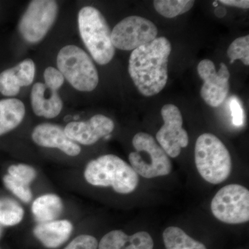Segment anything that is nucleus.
<instances>
[{"mask_svg": "<svg viewBox=\"0 0 249 249\" xmlns=\"http://www.w3.org/2000/svg\"><path fill=\"white\" fill-rule=\"evenodd\" d=\"M196 169L205 181L219 184L229 178L231 157L220 139L213 134H201L195 148Z\"/></svg>", "mask_w": 249, "mask_h": 249, "instance_id": "obj_4", "label": "nucleus"}, {"mask_svg": "<svg viewBox=\"0 0 249 249\" xmlns=\"http://www.w3.org/2000/svg\"><path fill=\"white\" fill-rule=\"evenodd\" d=\"M3 181L6 188L14 193L21 201L24 203L30 202L32 199L33 195L28 185L12 178L9 174L5 175L3 178Z\"/></svg>", "mask_w": 249, "mask_h": 249, "instance_id": "obj_24", "label": "nucleus"}, {"mask_svg": "<svg viewBox=\"0 0 249 249\" xmlns=\"http://www.w3.org/2000/svg\"><path fill=\"white\" fill-rule=\"evenodd\" d=\"M158 29L149 19L132 16L124 18L111 31V42L114 48L131 51L155 40Z\"/></svg>", "mask_w": 249, "mask_h": 249, "instance_id": "obj_9", "label": "nucleus"}, {"mask_svg": "<svg viewBox=\"0 0 249 249\" xmlns=\"http://www.w3.org/2000/svg\"><path fill=\"white\" fill-rule=\"evenodd\" d=\"M86 181L95 186L112 187L116 193L129 194L138 186L139 175L120 157L106 155L91 160L84 172Z\"/></svg>", "mask_w": 249, "mask_h": 249, "instance_id": "obj_2", "label": "nucleus"}, {"mask_svg": "<svg viewBox=\"0 0 249 249\" xmlns=\"http://www.w3.org/2000/svg\"><path fill=\"white\" fill-rule=\"evenodd\" d=\"M73 225L68 220H54L41 223L34 229V234L41 243L48 249H55L63 245L71 235Z\"/></svg>", "mask_w": 249, "mask_h": 249, "instance_id": "obj_17", "label": "nucleus"}, {"mask_svg": "<svg viewBox=\"0 0 249 249\" xmlns=\"http://www.w3.org/2000/svg\"><path fill=\"white\" fill-rule=\"evenodd\" d=\"M211 211L218 220L226 224L249 222V190L238 184L223 187L213 199Z\"/></svg>", "mask_w": 249, "mask_h": 249, "instance_id": "obj_7", "label": "nucleus"}, {"mask_svg": "<svg viewBox=\"0 0 249 249\" xmlns=\"http://www.w3.org/2000/svg\"><path fill=\"white\" fill-rule=\"evenodd\" d=\"M24 211L17 201L7 197L0 198V224L5 227L17 225L22 220Z\"/></svg>", "mask_w": 249, "mask_h": 249, "instance_id": "obj_21", "label": "nucleus"}, {"mask_svg": "<svg viewBox=\"0 0 249 249\" xmlns=\"http://www.w3.org/2000/svg\"><path fill=\"white\" fill-rule=\"evenodd\" d=\"M31 101L36 115L47 119H53L58 116L63 106L58 90L42 83H36L33 86Z\"/></svg>", "mask_w": 249, "mask_h": 249, "instance_id": "obj_15", "label": "nucleus"}, {"mask_svg": "<svg viewBox=\"0 0 249 249\" xmlns=\"http://www.w3.org/2000/svg\"><path fill=\"white\" fill-rule=\"evenodd\" d=\"M35 73V64L31 59L5 70L0 73V92L5 96H16L22 87L29 86L33 83Z\"/></svg>", "mask_w": 249, "mask_h": 249, "instance_id": "obj_14", "label": "nucleus"}, {"mask_svg": "<svg viewBox=\"0 0 249 249\" xmlns=\"http://www.w3.org/2000/svg\"><path fill=\"white\" fill-rule=\"evenodd\" d=\"M172 47L165 37L134 49L129 59L128 71L134 85L146 97L160 93L168 82V65Z\"/></svg>", "mask_w": 249, "mask_h": 249, "instance_id": "obj_1", "label": "nucleus"}, {"mask_svg": "<svg viewBox=\"0 0 249 249\" xmlns=\"http://www.w3.org/2000/svg\"><path fill=\"white\" fill-rule=\"evenodd\" d=\"M98 249H153L154 242L148 232L140 231L127 235L122 231L108 232L101 239Z\"/></svg>", "mask_w": 249, "mask_h": 249, "instance_id": "obj_16", "label": "nucleus"}, {"mask_svg": "<svg viewBox=\"0 0 249 249\" xmlns=\"http://www.w3.org/2000/svg\"><path fill=\"white\" fill-rule=\"evenodd\" d=\"M44 78H45V85L56 90L60 89L65 82V78L60 71L52 67L46 69L44 72Z\"/></svg>", "mask_w": 249, "mask_h": 249, "instance_id": "obj_27", "label": "nucleus"}, {"mask_svg": "<svg viewBox=\"0 0 249 249\" xmlns=\"http://www.w3.org/2000/svg\"><path fill=\"white\" fill-rule=\"evenodd\" d=\"M98 241L93 236L81 235L71 241L64 249H97Z\"/></svg>", "mask_w": 249, "mask_h": 249, "instance_id": "obj_26", "label": "nucleus"}, {"mask_svg": "<svg viewBox=\"0 0 249 249\" xmlns=\"http://www.w3.org/2000/svg\"><path fill=\"white\" fill-rule=\"evenodd\" d=\"M160 114L164 124L157 133V142L168 157L176 158L181 153V148L187 147L189 142L188 133L182 127V115L173 104L165 105Z\"/></svg>", "mask_w": 249, "mask_h": 249, "instance_id": "obj_10", "label": "nucleus"}, {"mask_svg": "<svg viewBox=\"0 0 249 249\" xmlns=\"http://www.w3.org/2000/svg\"><path fill=\"white\" fill-rule=\"evenodd\" d=\"M228 57L231 63L236 60H240L245 65H249V36L236 39L229 46L227 51Z\"/></svg>", "mask_w": 249, "mask_h": 249, "instance_id": "obj_23", "label": "nucleus"}, {"mask_svg": "<svg viewBox=\"0 0 249 249\" xmlns=\"http://www.w3.org/2000/svg\"><path fill=\"white\" fill-rule=\"evenodd\" d=\"M78 29L82 40L98 64L107 65L115 54L111 42V31L106 18L96 8L85 6L78 16Z\"/></svg>", "mask_w": 249, "mask_h": 249, "instance_id": "obj_3", "label": "nucleus"}, {"mask_svg": "<svg viewBox=\"0 0 249 249\" xmlns=\"http://www.w3.org/2000/svg\"><path fill=\"white\" fill-rule=\"evenodd\" d=\"M24 116L25 106L20 100L7 98L0 101V136L16 128Z\"/></svg>", "mask_w": 249, "mask_h": 249, "instance_id": "obj_18", "label": "nucleus"}, {"mask_svg": "<svg viewBox=\"0 0 249 249\" xmlns=\"http://www.w3.org/2000/svg\"><path fill=\"white\" fill-rule=\"evenodd\" d=\"M197 72L204 81L201 88V98L211 107H219L227 97L230 89V72L227 65L221 63L217 71L213 62L204 59L198 65Z\"/></svg>", "mask_w": 249, "mask_h": 249, "instance_id": "obj_11", "label": "nucleus"}, {"mask_svg": "<svg viewBox=\"0 0 249 249\" xmlns=\"http://www.w3.org/2000/svg\"><path fill=\"white\" fill-rule=\"evenodd\" d=\"M58 12L55 1H31L19 23V31L23 38L29 43L40 42L53 26Z\"/></svg>", "mask_w": 249, "mask_h": 249, "instance_id": "obj_8", "label": "nucleus"}, {"mask_svg": "<svg viewBox=\"0 0 249 249\" xmlns=\"http://www.w3.org/2000/svg\"><path fill=\"white\" fill-rule=\"evenodd\" d=\"M8 173L12 178L21 182L29 184L37 176V173L33 167L26 164L12 165L8 168Z\"/></svg>", "mask_w": 249, "mask_h": 249, "instance_id": "obj_25", "label": "nucleus"}, {"mask_svg": "<svg viewBox=\"0 0 249 249\" xmlns=\"http://www.w3.org/2000/svg\"><path fill=\"white\" fill-rule=\"evenodd\" d=\"M114 129V121L102 114H96L88 121L70 123L64 130L67 137L73 142L91 145L109 135Z\"/></svg>", "mask_w": 249, "mask_h": 249, "instance_id": "obj_12", "label": "nucleus"}, {"mask_svg": "<svg viewBox=\"0 0 249 249\" xmlns=\"http://www.w3.org/2000/svg\"><path fill=\"white\" fill-rule=\"evenodd\" d=\"M132 145L136 152L129 154V160L137 175L146 178L169 175L172 170L169 157L154 137L139 132L132 139Z\"/></svg>", "mask_w": 249, "mask_h": 249, "instance_id": "obj_6", "label": "nucleus"}, {"mask_svg": "<svg viewBox=\"0 0 249 249\" xmlns=\"http://www.w3.org/2000/svg\"><path fill=\"white\" fill-rule=\"evenodd\" d=\"M219 2L227 6H233L240 9H248L249 7L248 0H220Z\"/></svg>", "mask_w": 249, "mask_h": 249, "instance_id": "obj_29", "label": "nucleus"}, {"mask_svg": "<svg viewBox=\"0 0 249 249\" xmlns=\"http://www.w3.org/2000/svg\"><path fill=\"white\" fill-rule=\"evenodd\" d=\"M214 14L217 18H223L227 14V10L223 7H217L214 10Z\"/></svg>", "mask_w": 249, "mask_h": 249, "instance_id": "obj_30", "label": "nucleus"}, {"mask_svg": "<svg viewBox=\"0 0 249 249\" xmlns=\"http://www.w3.org/2000/svg\"><path fill=\"white\" fill-rule=\"evenodd\" d=\"M213 6H218L217 3L216 2V1H214V2L213 3Z\"/></svg>", "mask_w": 249, "mask_h": 249, "instance_id": "obj_31", "label": "nucleus"}, {"mask_svg": "<svg viewBox=\"0 0 249 249\" xmlns=\"http://www.w3.org/2000/svg\"><path fill=\"white\" fill-rule=\"evenodd\" d=\"M57 66L64 78L78 91H91L97 87V69L89 55L80 47H62L57 56Z\"/></svg>", "mask_w": 249, "mask_h": 249, "instance_id": "obj_5", "label": "nucleus"}, {"mask_svg": "<svg viewBox=\"0 0 249 249\" xmlns=\"http://www.w3.org/2000/svg\"><path fill=\"white\" fill-rule=\"evenodd\" d=\"M232 116V123L236 126L242 125L243 123V109L238 100L232 98L230 104Z\"/></svg>", "mask_w": 249, "mask_h": 249, "instance_id": "obj_28", "label": "nucleus"}, {"mask_svg": "<svg viewBox=\"0 0 249 249\" xmlns=\"http://www.w3.org/2000/svg\"><path fill=\"white\" fill-rule=\"evenodd\" d=\"M31 137L37 145L49 148H58L70 157H76L81 152L79 145L69 139L64 129L57 124H38L34 128Z\"/></svg>", "mask_w": 249, "mask_h": 249, "instance_id": "obj_13", "label": "nucleus"}, {"mask_svg": "<svg viewBox=\"0 0 249 249\" xmlns=\"http://www.w3.org/2000/svg\"><path fill=\"white\" fill-rule=\"evenodd\" d=\"M191 0H155L153 1L156 11L163 17L173 18L188 12L194 6Z\"/></svg>", "mask_w": 249, "mask_h": 249, "instance_id": "obj_22", "label": "nucleus"}, {"mask_svg": "<svg viewBox=\"0 0 249 249\" xmlns=\"http://www.w3.org/2000/svg\"><path fill=\"white\" fill-rule=\"evenodd\" d=\"M0 235H1V230H0Z\"/></svg>", "mask_w": 249, "mask_h": 249, "instance_id": "obj_32", "label": "nucleus"}, {"mask_svg": "<svg viewBox=\"0 0 249 249\" xmlns=\"http://www.w3.org/2000/svg\"><path fill=\"white\" fill-rule=\"evenodd\" d=\"M166 249H207L206 246L187 235L180 228H167L163 233Z\"/></svg>", "mask_w": 249, "mask_h": 249, "instance_id": "obj_20", "label": "nucleus"}, {"mask_svg": "<svg viewBox=\"0 0 249 249\" xmlns=\"http://www.w3.org/2000/svg\"><path fill=\"white\" fill-rule=\"evenodd\" d=\"M33 214L37 222H52L60 217L63 210V204L60 196L54 194H47L39 196L33 203Z\"/></svg>", "mask_w": 249, "mask_h": 249, "instance_id": "obj_19", "label": "nucleus"}]
</instances>
